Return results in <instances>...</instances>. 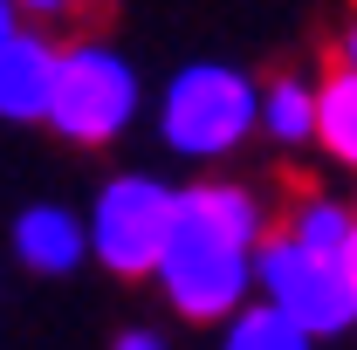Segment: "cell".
<instances>
[{"label":"cell","instance_id":"cell-5","mask_svg":"<svg viewBox=\"0 0 357 350\" xmlns=\"http://www.w3.org/2000/svg\"><path fill=\"white\" fill-rule=\"evenodd\" d=\"M137 117V76L124 55L110 48H62V76H55V103H48V124L69 137V144H110Z\"/></svg>","mask_w":357,"mask_h":350},{"label":"cell","instance_id":"cell-10","mask_svg":"<svg viewBox=\"0 0 357 350\" xmlns=\"http://www.w3.org/2000/svg\"><path fill=\"white\" fill-rule=\"evenodd\" d=\"M261 131L282 137V144H303L316 137V89L296 83V76H282V83L261 89Z\"/></svg>","mask_w":357,"mask_h":350},{"label":"cell","instance_id":"cell-9","mask_svg":"<svg viewBox=\"0 0 357 350\" xmlns=\"http://www.w3.org/2000/svg\"><path fill=\"white\" fill-rule=\"evenodd\" d=\"M316 137H323L330 158L357 165V69H337L316 89Z\"/></svg>","mask_w":357,"mask_h":350},{"label":"cell","instance_id":"cell-7","mask_svg":"<svg viewBox=\"0 0 357 350\" xmlns=\"http://www.w3.org/2000/svg\"><path fill=\"white\" fill-rule=\"evenodd\" d=\"M14 254L35 275H69L89 254V220H76L69 206H28L14 220Z\"/></svg>","mask_w":357,"mask_h":350},{"label":"cell","instance_id":"cell-3","mask_svg":"<svg viewBox=\"0 0 357 350\" xmlns=\"http://www.w3.org/2000/svg\"><path fill=\"white\" fill-rule=\"evenodd\" d=\"M255 289L261 303H275L282 316H296L310 337H337L357 323V289L351 268L337 254H316L296 234H268L261 254H255Z\"/></svg>","mask_w":357,"mask_h":350},{"label":"cell","instance_id":"cell-15","mask_svg":"<svg viewBox=\"0 0 357 350\" xmlns=\"http://www.w3.org/2000/svg\"><path fill=\"white\" fill-rule=\"evenodd\" d=\"M344 69H357V28L344 35Z\"/></svg>","mask_w":357,"mask_h":350},{"label":"cell","instance_id":"cell-11","mask_svg":"<svg viewBox=\"0 0 357 350\" xmlns=\"http://www.w3.org/2000/svg\"><path fill=\"white\" fill-rule=\"evenodd\" d=\"M282 234H296L303 248H316V254H351V234H357V213L351 206H337V199H303L296 213H289V227Z\"/></svg>","mask_w":357,"mask_h":350},{"label":"cell","instance_id":"cell-8","mask_svg":"<svg viewBox=\"0 0 357 350\" xmlns=\"http://www.w3.org/2000/svg\"><path fill=\"white\" fill-rule=\"evenodd\" d=\"M323 337H310L296 316H282L275 303H248L241 316H227L220 350H316Z\"/></svg>","mask_w":357,"mask_h":350},{"label":"cell","instance_id":"cell-2","mask_svg":"<svg viewBox=\"0 0 357 350\" xmlns=\"http://www.w3.org/2000/svg\"><path fill=\"white\" fill-rule=\"evenodd\" d=\"M261 124V89L227 62H185L158 103V131L178 158H220Z\"/></svg>","mask_w":357,"mask_h":350},{"label":"cell","instance_id":"cell-1","mask_svg":"<svg viewBox=\"0 0 357 350\" xmlns=\"http://www.w3.org/2000/svg\"><path fill=\"white\" fill-rule=\"evenodd\" d=\"M268 227L261 206L248 185H185L178 192V220L172 241H165V261H158V289L178 316L192 323H220V316H241L248 309V289H255V254H261Z\"/></svg>","mask_w":357,"mask_h":350},{"label":"cell","instance_id":"cell-13","mask_svg":"<svg viewBox=\"0 0 357 350\" xmlns=\"http://www.w3.org/2000/svg\"><path fill=\"white\" fill-rule=\"evenodd\" d=\"M110 350H165V344H158L151 330H131V337H117V344H110Z\"/></svg>","mask_w":357,"mask_h":350},{"label":"cell","instance_id":"cell-12","mask_svg":"<svg viewBox=\"0 0 357 350\" xmlns=\"http://www.w3.org/2000/svg\"><path fill=\"white\" fill-rule=\"evenodd\" d=\"M14 7H21V14H48V21H55V14H69L76 0H14Z\"/></svg>","mask_w":357,"mask_h":350},{"label":"cell","instance_id":"cell-16","mask_svg":"<svg viewBox=\"0 0 357 350\" xmlns=\"http://www.w3.org/2000/svg\"><path fill=\"white\" fill-rule=\"evenodd\" d=\"M344 268H351V289H357V234H351V254H344Z\"/></svg>","mask_w":357,"mask_h":350},{"label":"cell","instance_id":"cell-14","mask_svg":"<svg viewBox=\"0 0 357 350\" xmlns=\"http://www.w3.org/2000/svg\"><path fill=\"white\" fill-rule=\"evenodd\" d=\"M14 14H21V7H14V0H0V42L14 35Z\"/></svg>","mask_w":357,"mask_h":350},{"label":"cell","instance_id":"cell-4","mask_svg":"<svg viewBox=\"0 0 357 350\" xmlns=\"http://www.w3.org/2000/svg\"><path fill=\"white\" fill-rule=\"evenodd\" d=\"M172 220H178V192L165 178L124 172V178H110L96 192V206H89V254L110 275H158Z\"/></svg>","mask_w":357,"mask_h":350},{"label":"cell","instance_id":"cell-6","mask_svg":"<svg viewBox=\"0 0 357 350\" xmlns=\"http://www.w3.org/2000/svg\"><path fill=\"white\" fill-rule=\"evenodd\" d=\"M55 76H62V48L28 35V28H14L0 42V117L7 124H48Z\"/></svg>","mask_w":357,"mask_h":350}]
</instances>
